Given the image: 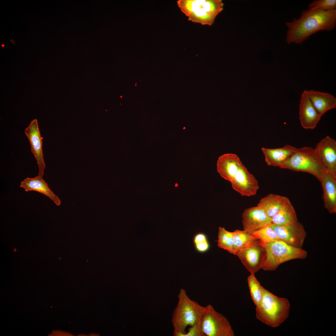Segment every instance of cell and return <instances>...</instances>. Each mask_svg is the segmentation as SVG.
I'll use <instances>...</instances> for the list:
<instances>
[{
  "mask_svg": "<svg viewBox=\"0 0 336 336\" xmlns=\"http://www.w3.org/2000/svg\"><path fill=\"white\" fill-rule=\"evenodd\" d=\"M288 28L286 41L288 44H301L312 35L320 31H329L336 26V9L329 11L320 9L302 11L299 18L286 22Z\"/></svg>",
  "mask_w": 336,
  "mask_h": 336,
  "instance_id": "1",
  "label": "cell"
},
{
  "mask_svg": "<svg viewBox=\"0 0 336 336\" xmlns=\"http://www.w3.org/2000/svg\"><path fill=\"white\" fill-rule=\"evenodd\" d=\"M290 307L287 298L279 297L264 287L262 299L256 307V316L264 324L277 327L288 317Z\"/></svg>",
  "mask_w": 336,
  "mask_h": 336,
  "instance_id": "2",
  "label": "cell"
},
{
  "mask_svg": "<svg viewBox=\"0 0 336 336\" xmlns=\"http://www.w3.org/2000/svg\"><path fill=\"white\" fill-rule=\"evenodd\" d=\"M178 298V302L174 312L173 321L175 335L182 336L186 333L185 329L188 326H193L201 320L205 306H202L191 300L183 288L180 289Z\"/></svg>",
  "mask_w": 336,
  "mask_h": 336,
  "instance_id": "3",
  "label": "cell"
},
{
  "mask_svg": "<svg viewBox=\"0 0 336 336\" xmlns=\"http://www.w3.org/2000/svg\"><path fill=\"white\" fill-rule=\"evenodd\" d=\"M177 3L189 21L209 26L213 23L224 6L222 0H179Z\"/></svg>",
  "mask_w": 336,
  "mask_h": 336,
  "instance_id": "4",
  "label": "cell"
},
{
  "mask_svg": "<svg viewBox=\"0 0 336 336\" xmlns=\"http://www.w3.org/2000/svg\"><path fill=\"white\" fill-rule=\"evenodd\" d=\"M262 244L265 255L261 269L265 271L275 270L284 263L295 259H304L307 255V252L304 250L291 245L280 240Z\"/></svg>",
  "mask_w": 336,
  "mask_h": 336,
  "instance_id": "5",
  "label": "cell"
},
{
  "mask_svg": "<svg viewBox=\"0 0 336 336\" xmlns=\"http://www.w3.org/2000/svg\"><path fill=\"white\" fill-rule=\"evenodd\" d=\"M280 168L308 173L316 177L319 181L326 172L321 165L314 148L310 147L296 148Z\"/></svg>",
  "mask_w": 336,
  "mask_h": 336,
  "instance_id": "6",
  "label": "cell"
},
{
  "mask_svg": "<svg viewBox=\"0 0 336 336\" xmlns=\"http://www.w3.org/2000/svg\"><path fill=\"white\" fill-rule=\"evenodd\" d=\"M202 330L205 336H234L235 334L227 319L208 304L201 319Z\"/></svg>",
  "mask_w": 336,
  "mask_h": 336,
  "instance_id": "7",
  "label": "cell"
},
{
  "mask_svg": "<svg viewBox=\"0 0 336 336\" xmlns=\"http://www.w3.org/2000/svg\"><path fill=\"white\" fill-rule=\"evenodd\" d=\"M318 159L325 170L336 175V141L327 136L314 148Z\"/></svg>",
  "mask_w": 336,
  "mask_h": 336,
  "instance_id": "8",
  "label": "cell"
},
{
  "mask_svg": "<svg viewBox=\"0 0 336 336\" xmlns=\"http://www.w3.org/2000/svg\"><path fill=\"white\" fill-rule=\"evenodd\" d=\"M271 226L279 240L298 248L302 247L306 236L303 225L298 221L283 226Z\"/></svg>",
  "mask_w": 336,
  "mask_h": 336,
  "instance_id": "9",
  "label": "cell"
},
{
  "mask_svg": "<svg viewBox=\"0 0 336 336\" xmlns=\"http://www.w3.org/2000/svg\"><path fill=\"white\" fill-rule=\"evenodd\" d=\"M265 255V249L259 240L236 254L250 274H254L261 269Z\"/></svg>",
  "mask_w": 336,
  "mask_h": 336,
  "instance_id": "10",
  "label": "cell"
},
{
  "mask_svg": "<svg viewBox=\"0 0 336 336\" xmlns=\"http://www.w3.org/2000/svg\"><path fill=\"white\" fill-rule=\"evenodd\" d=\"M230 183L233 189L242 196L254 195L259 188L257 180L243 164Z\"/></svg>",
  "mask_w": 336,
  "mask_h": 336,
  "instance_id": "11",
  "label": "cell"
},
{
  "mask_svg": "<svg viewBox=\"0 0 336 336\" xmlns=\"http://www.w3.org/2000/svg\"><path fill=\"white\" fill-rule=\"evenodd\" d=\"M243 230L252 234L255 231L272 223L271 218L265 211L257 205L244 210L242 214Z\"/></svg>",
  "mask_w": 336,
  "mask_h": 336,
  "instance_id": "12",
  "label": "cell"
},
{
  "mask_svg": "<svg viewBox=\"0 0 336 336\" xmlns=\"http://www.w3.org/2000/svg\"><path fill=\"white\" fill-rule=\"evenodd\" d=\"M24 133L29 141L31 151L37 161L39 168L38 175L42 177L45 166L42 151L43 138L40 135L37 119H34L30 122L25 129Z\"/></svg>",
  "mask_w": 336,
  "mask_h": 336,
  "instance_id": "13",
  "label": "cell"
},
{
  "mask_svg": "<svg viewBox=\"0 0 336 336\" xmlns=\"http://www.w3.org/2000/svg\"><path fill=\"white\" fill-rule=\"evenodd\" d=\"M299 113L301 125L306 129L315 128L322 116L314 107L306 90L301 96Z\"/></svg>",
  "mask_w": 336,
  "mask_h": 336,
  "instance_id": "14",
  "label": "cell"
},
{
  "mask_svg": "<svg viewBox=\"0 0 336 336\" xmlns=\"http://www.w3.org/2000/svg\"><path fill=\"white\" fill-rule=\"evenodd\" d=\"M242 164L236 154H225L218 158L217 164V170L222 178L231 182Z\"/></svg>",
  "mask_w": 336,
  "mask_h": 336,
  "instance_id": "15",
  "label": "cell"
},
{
  "mask_svg": "<svg viewBox=\"0 0 336 336\" xmlns=\"http://www.w3.org/2000/svg\"><path fill=\"white\" fill-rule=\"evenodd\" d=\"M323 188L325 207L330 213L336 212V175L326 172L320 181Z\"/></svg>",
  "mask_w": 336,
  "mask_h": 336,
  "instance_id": "16",
  "label": "cell"
},
{
  "mask_svg": "<svg viewBox=\"0 0 336 336\" xmlns=\"http://www.w3.org/2000/svg\"><path fill=\"white\" fill-rule=\"evenodd\" d=\"M296 148L290 145L276 148H262L267 164L270 166L280 167L293 154Z\"/></svg>",
  "mask_w": 336,
  "mask_h": 336,
  "instance_id": "17",
  "label": "cell"
},
{
  "mask_svg": "<svg viewBox=\"0 0 336 336\" xmlns=\"http://www.w3.org/2000/svg\"><path fill=\"white\" fill-rule=\"evenodd\" d=\"M20 187L25 191H34L40 193L51 200L57 206L60 204L61 201L49 187L48 184L38 175L34 178H26L22 181Z\"/></svg>",
  "mask_w": 336,
  "mask_h": 336,
  "instance_id": "18",
  "label": "cell"
},
{
  "mask_svg": "<svg viewBox=\"0 0 336 336\" xmlns=\"http://www.w3.org/2000/svg\"><path fill=\"white\" fill-rule=\"evenodd\" d=\"M306 91L314 107L322 116L328 110L336 108V98L333 95L313 90Z\"/></svg>",
  "mask_w": 336,
  "mask_h": 336,
  "instance_id": "19",
  "label": "cell"
},
{
  "mask_svg": "<svg viewBox=\"0 0 336 336\" xmlns=\"http://www.w3.org/2000/svg\"><path fill=\"white\" fill-rule=\"evenodd\" d=\"M287 198L270 194L261 198L257 205L261 207L271 218L282 208Z\"/></svg>",
  "mask_w": 336,
  "mask_h": 336,
  "instance_id": "20",
  "label": "cell"
},
{
  "mask_svg": "<svg viewBox=\"0 0 336 336\" xmlns=\"http://www.w3.org/2000/svg\"><path fill=\"white\" fill-rule=\"evenodd\" d=\"M272 224L277 226H283L297 221L295 210L287 198L284 205L272 218Z\"/></svg>",
  "mask_w": 336,
  "mask_h": 336,
  "instance_id": "21",
  "label": "cell"
},
{
  "mask_svg": "<svg viewBox=\"0 0 336 336\" xmlns=\"http://www.w3.org/2000/svg\"><path fill=\"white\" fill-rule=\"evenodd\" d=\"M234 255L253 245L259 240L253 234L244 230H237L232 232Z\"/></svg>",
  "mask_w": 336,
  "mask_h": 336,
  "instance_id": "22",
  "label": "cell"
},
{
  "mask_svg": "<svg viewBox=\"0 0 336 336\" xmlns=\"http://www.w3.org/2000/svg\"><path fill=\"white\" fill-rule=\"evenodd\" d=\"M218 238L217 245L219 248L234 254L232 232L229 231L224 227H219Z\"/></svg>",
  "mask_w": 336,
  "mask_h": 336,
  "instance_id": "23",
  "label": "cell"
},
{
  "mask_svg": "<svg viewBox=\"0 0 336 336\" xmlns=\"http://www.w3.org/2000/svg\"><path fill=\"white\" fill-rule=\"evenodd\" d=\"M247 281L251 298L256 306L262 299L264 287L261 285L254 274H250L248 277Z\"/></svg>",
  "mask_w": 336,
  "mask_h": 336,
  "instance_id": "24",
  "label": "cell"
},
{
  "mask_svg": "<svg viewBox=\"0 0 336 336\" xmlns=\"http://www.w3.org/2000/svg\"><path fill=\"white\" fill-rule=\"evenodd\" d=\"M271 224L264 226L254 232L252 234L262 244L279 240Z\"/></svg>",
  "mask_w": 336,
  "mask_h": 336,
  "instance_id": "25",
  "label": "cell"
},
{
  "mask_svg": "<svg viewBox=\"0 0 336 336\" xmlns=\"http://www.w3.org/2000/svg\"><path fill=\"white\" fill-rule=\"evenodd\" d=\"M309 9H320L323 11L331 10L336 9L335 0H316L308 5Z\"/></svg>",
  "mask_w": 336,
  "mask_h": 336,
  "instance_id": "26",
  "label": "cell"
},
{
  "mask_svg": "<svg viewBox=\"0 0 336 336\" xmlns=\"http://www.w3.org/2000/svg\"><path fill=\"white\" fill-rule=\"evenodd\" d=\"M182 336H205L201 328V320L194 325L190 327L188 331Z\"/></svg>",
  "mask_w": 336,
  "mask_h": 336,
  "instance_id": "27",
  "label": "cell"
},
{
  "mask_svg": "<svg viewBox=\"0 0 336 336\" xmlns=\"http://www.w3.org/2000/svg\"><path fill=\"white\" fill-rule=\"evenodd\" d=\"M195 249L200 253L207 251L209 249L210 245L208 240L194 244Z\"/></svg>",
  "mask_w": 336,
  "mask_h": 336,
  "instance_id": "28",
  "label": "cell"
},
{
  "mask_svg": "<svg viewBox=\"0 0 336 336\" xmlns=\"http://www.w3.org/2000/svg\"><path fill=\"white\" fill-rule=\"evenodd\" d=\"M208 240L207 236L203 233H198L196 234L193 238L194 244Z\"/></svg>",
  "mask_w": 336,
  "mask_h": 336,
  "instance_id": "29",
  "label": "cell"
},
{
  "mask_svg": "<svg viewBox=\"0 0 336 336\" xmlns=\"http://www.w3.org/2000/svg\"><path fill=\"white\" fill-rule=\"evenodd\" d=\"M11 42H12L13 44H14L15 43H16V42L14 40H13L12 39H11Z\"/></svg>",
  "mask_w": 336,
  "mask_h": 336,
  "instance_id": "30",
  "label": "cell"
},
{
  "mask_svg": "<svg viewBox=\"0 0 336 336\" xmlns=\"http://www.w3.org/2000/svg\"><path fill=\"white\" fill-rule=\"evenodd\" d=\"M4 44H2V47H4Z\"/></svg>",
  "mask_w": 336,
  "mask_h": 336,
  "instance_id": "31",
  "label": "cell"
}]
</instances>
